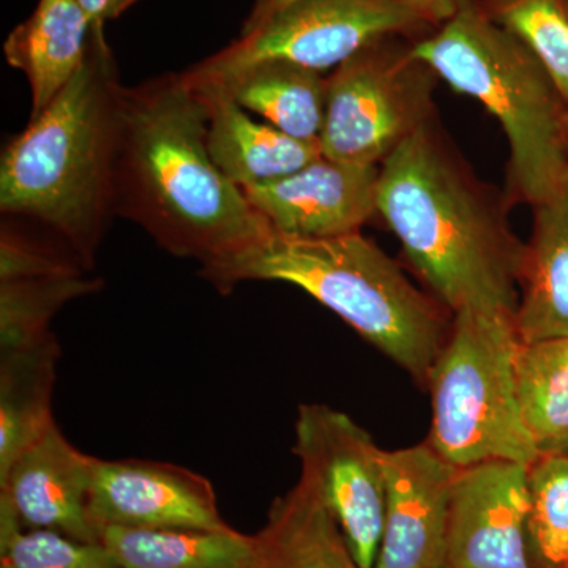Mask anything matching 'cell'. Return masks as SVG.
<instances>
[{"label":"cell","instance_id":"ac0fdd59","mask_svg":"<svg viewBox=\"0 0 568 568\" xmlns=\"http://www.w3.org/2000/svg\"><path fill=\"white\" fill-rule=\"evenodd\" d=\"M250 568H362L316 481L301 473L293 488L276 497L267 521L254 534Z\"/></svg>","mask_w":568,"mask_h":568},{"label":"cell","instance_id":"f1b7e54d","mask_svg":"<svg viewBox=\"0 0 568 568\" xmlns=\"http://www.w3.org/2000/svg\"><path fill=\"white\" fill-rule=\"evenodd\" d=\"M78 2L92 26H104L108 21L115 20L126 10L132 9L140 0H78Z\"/></svg>","mask_w":568,"mask_h":568},{"label":"cell","instance_id":"d6986e66","mask_svg":"<svg viewBox=\"0 0 568 568\" xmlns=\"http://www.w3.org/2000/svg\"><path fill=\"white\" fill-rule=\"evenodd\" d=\"M215 82L245 111L256 112L290 136L320 141L327 102V77L321 71L291 62L267 61Z\"/></svg>","mask_w":568,"mask_h":568},{"label":"cell","instance_id":"9c48e42d","mask_svg":"<svg viewBox=\"0 0 568 568\" xmlns=\"http://www.w3.org/2000/svg\"><path fill=\"white\" fill-rule=\"evenodd\" d=\"M384 448L357 422L327 405H301L294 454L362 568H375L386 517Z\"/></svg>","mask_w":568,"mask_h":568},{"label":"cell","instance_id":"e0dca14e","mask_svg":"<svg viewBox=\"0 0 568 568\" xmlns=\"http://www.w3.org/2000/svg\"><path fill=\"white\" fill-rule=\"evenodd\" d=\"M92 22L78 0H40L36 11L13 29L3 54L22 71L40 114L67 88L88 55Z\"/></svg>","mask_w":568,"mask_h":568},{"label":"cell","instance_id":"277c9868","mask_svg":"<svg viewBox=\"0 0 568 568\" xmlns=\"http://www.w3.org/2000/svg\"><path fill=\"white\" fill-rule=\"evenodd\" d=\"M200 275L223 294L245 282L297 286L422 387L454 316L362 231L321 239L272 233L231 260L201 267Z\"/></svg>","mask_w":568,"mask_h":568},{"label":"cell","instance_id":"603a6c76","mask_svg":"<svg viewBox=\"0 0 568 568\" xmlns=\"http://www.w3.org/2000/svg\"><path fill=\"white\" fill-rule=\"evenodd\" d=\"M100 287L102 282L85 278L84 271L0 282V354L43 342L63 305Z\"/></svg>","mask_w":568,"mask_h":568},{"label":"cell","instance_id":"4fadbf2b","mask_svg":"<svg viewBox=\"0 0 568 568\" xmlns=\"http://www.w3.org/2000/svg\"><path fill=\"white\" fill-rule=\"evenodd\" d=\"M381 166L320 156L302 170L244 189L275 234L321 239L361 233L376 215Z\"/></svg>","mask_w":568,"mask_h":568},{"label":"cell","instance_id":"4316f807","mask_svg":"<svg viewBox=\"0 0 568 568\" xmlns=\"http://www.w3.org/2000/svg\"><path fill=\"white\" fill-rule=\"evenodd\" d=\"M82 271L85 268L80 263H73L55 252H48L43 246L33 245L3 227L0 241V282Z\"/></svg>","mask_w":568,"mask_h":568},{"label":"cell","instance_id":"484cf974","mask_svg":"<svg viewBox=\"0 0 568 568\" xmlns=\"http://www.w3.org/2000/svg\"><path fill=\"white\" fill-rule=\"evenodd\" d=\"M0 568H119L102 544H84L54 530L24 529L0 499Z\"/></svg>","mask_w":568,"mask_h":568},{"label":"cell","instance_id":"4dcf8cb0","mask_svg":"<svg viewBox=\"0 0 568 568\" xmlns=\"http://www.w3.org/2000/svg\"><path fill=\"white\" fill-rule=\"evenodd\" d=\"M564 130H566V138L568 141V110L566 112V118H564Z\"/></svg>","mask_w":568,"mask_h":568},{"label":"cell","instance_id":"7a4b0ae2","mask_svg":"<svg viewBox=\"0 0 568 568\" xmlns=\"http://www.w3.org/2000/svg\"><path fill=\"white\" fill-rule=\"evenodd\" d=\"M506 192L481 181L433 118L381 164L376 215L426 291L452 315H515L526 242Z\"/></svg>","mask_w":568,"mask_h":568},{"label":"cell","instance_id":"6da1fadb","mask_svg":"<svg viewBox=\"0 0 568 568\" xmlns=\"http://www.w3.org/2000/svg\"><path fill=\"white\" fill-rule=\"evenodd\" d=\"M114 211L168 253L201 267L231 260L274 233L244 190L213 163L207 111L185 73L123 88Z\"/></svg>","mask_w":568,"mask_h":568},{"label":"cell","instance_id":"5bb4252c","mask_svg":"<svg viewBox=\"0 0 568 568\" xmlns=\"http://www.w3.org/2000/svg\"><path fill=\"white\" fill-rule=\"evenodd\" d=\"M93 459L63 436L54 422L0 476V499L17 511L24 529H47L100 544L89 515Z\"/></svg>","mask_w":568,"mask_h":568},{"label":"cell","instance_id":"30bf717a","mask_svg":"<svg viewBox=\"0 0 568 568\" xmlns=\"http://www.w3.org/2000/svg\"><path fill=\"white\" fill-rule=\"evenodd\" d=\"M529 466L462 467L452 488L444 568H534L529 556Z\"/></svg>","mask_w":568,"mask_h":568},{"label":"cell","instance_id":"d4e9b609","mask_svg":"<svg viewBox=\"0 0 568 568\" xmlns=\"http://www.w3.org/2000/svg\"><path fill=\"white\" fill-rule=\"evenodd\" d=\"M485 14L537 55L568 104V0H478Z\"/></svg>","mask_w":568,"mask_h":568},{"label":"cell","instance_id":"9a60e30c","mask_svg":"<svg viewBox=\"0 0 568 568\" xmlns=\"http://www.w3.org/2000/svg\"><path fill=\"white\" fill-rule=\"evenodd\" d=\"M207 111V149L213 163L242 190L278 181L323 156L320 141H302L271 123L253 121L222 84L194 80Z\"/></svg>","mask_w":568,"mask_h":568},{"label":"cell","instance_id":"cb8c5ba5","mask_svg":"<svg viewBox=\"0 0 568 568\" xmlns=\"http://www.w3.org/2000/svg\"><path fill=\"white\" fill-rule=\"evenodd\" d=\"M529 556L534 568H568V450L529 466Z\"/></svg>","mask_w":568,"mask_h":568},{"label":"cell","instance_id":"7402d4cb","mask_svg":"<svg viewBox=\"0 0 568 568\" xmlns=\"http://www.w3.org/2000/svg\"><path fill=\"white\" fill-rule=\"evenodd\" d=\"M523 420L540 454L568 447V338L523 343L517 354Z\"/></svg>","mask_w":568,"mask_h":568},{"label":"cell","instance_id":"3957f363","mask_svg":"<svg viewBox=\"0 0 568 568\" xmlns=\"http://www.w3.org/2000/svg\"><path fill=\"white\" fill-rule=\"evenodd\" d=\"M123 88L104 26H92L80 71L0 159V211L51 227L85 271L115 216Z\"/></svg>","mask_w":568,"mask_h":568},{"label":"cell","instance_id":"44dd1931","mask_svg":"<svg viewBox=\"0 0 568 568\" xmlns=\"http://www.w3.org/2000/svg\"><path fill=\"white\" fill-rule=\"evenodd\" d=\"M54 335L26 349L0 354V476L52 424L58 372Z\"/></svg>","mask_w":568,"mask_h":568},{"label":"cell","instance_id":"52a82bcc","mask_svg":"<svg viewBox=\"0 0 568 568\" xmlns=\"http://www.w3.org/2000/svg\"><path fill=\"white\" fill-rule=\"evenodd\" d=\"M416 40L402 33L381 37L328 74L320 136L325 159L381 166L436 118L440 80L417 58Z\"/></svg>","mask_w":568,"mask_h":568},{"label":"cell","instance_id":"2e32d148","mask_svg":"<svg viewBox=\"0 0 568 568\" xmlns=\"http://www.w3.org/2000/svg\"><path fill=\"white\" fill-rule=\"evenodd\" d=\"M532 211L515 325L523 343L568 338V185Z\"/></svg>","mask_w":568,"mask_h":568},{"label":"cell","instance_id":"83f0119b","mask_svg":"<svg viewBox=\"0 0 568 568\" xmlns=\"http://www.w3.org/2000/svg\"><path fill=\"white\" fill-rule=\"evenodd\" d=\"M383 2L406 11L426 28L436 31L462 10L465 0H383Z\"/></svg>","mask_w":568,"mask_h":568},{"label":"cell","instance_id":"f546056e","mask_svg":"<svg viewBox=\"0 0 568 568\" xmlns=\"http://www.w3.org/2000/svg\"><path fill=\"white\" fill-rule=\"evenodd\" d=\"M295 2H298V0H253L252 11L246 17L241 33L254 31V29L260 28L265 21L271 20L272 17Z\"/></svg>","mask_w":568,"mask_h":568},{"label":"cell","instance_id":"1f68e13d","mask_svg":"<svg viewBox=\"0 0 568 568\" xmlns=\"http://www.w3.org/2000/svg\"><path fill=\"white\" fill-rule=\"evenodd\" d=\"M566 450H568V447L566 448ZM566 450H562V452H566Z\"/></svg>","mask_w":568,"mask_h":568},{"label":"cell","instance_id":"8992f818","mask_svg":"<svg viewBox=\"0 0 568 568\" xmlns=\"http://www.w3.org/2000/svg\"><path fill=\"white\" fill-rule=\"evenodd\" d=\"M519 345L510 313L465 310L452 316L450 332L425 384L432 396L426 443L452 466H530L540 457L519 409Z\"/></svg>","mask_w":568,"mask_h":568},{"label":"cell","instance_id":"7c38bea8","mask_svg":"<svg viewBox=\"0 0 568 568\" xmlns=\"http://www.w3.org/2000/svg\"><path fill=\"white\" fill-rule=\"evenodd\" d=\"M386 517L375 568H444L458 467L428 443L384 452Z\"/></svg>","mask_w":568,"mask_h":568},{"label":"cell","instance_id":"ffe728a7","mask_svg":"<svg viewBox=\"0 0 568 568\" xmlns=\"http://www.w3.org/2000/svg\"><path fill=\"white\" fill-rule=\"evenodd\" d=\"M99 541L119 568H250L254 536L233 528L136 529L108 526Z\"/></svg>","mask_w":568,"mask_h":568},{"label":"cell","instance_id":"5b68a950","mask_svg":"<svg viewBox=\"0 0 568 568\" xmlns=\"http://www.w3.org/2000/svg\"><path fill=\"white\" fill-rule=\"evenodd\" d=\"M414 52L503 126L511 205L536 207L566 189L568 104L537 55L489 20L478 0H465L450 21L416 40Z\"/></svg>","mask_w":568,"mask_h":568},{"label":"cell","instance_id":"8fae6325","mask_svg":"<svg viewBox=\"0 0 568 568\" xmlns=\"http://www.w3.org/2000/svg\"><path fill=\"white\" fill-rule=\"evenodd\" d=\"M89 515L97 532L108 526L231 529L207 478L151 459H93Z\"/></svg>","mask_w":568,"mask_h":568},{"label":"cell","instance_id":"ba28073f","mask_svg":"<svg viewBox=\"0 0 568 568\" xmlns=\"http://www.w3.org/2000/svg\"><path fill=\"white\" fill-rule=\"evenodd\" d=\"M416 18L383 0H298L260 28L241 33L230 47L186 73L219 81L254 63L283 61L324 73L381 37L432 33Z\"/></svg>","mask_w":568,"mask_h":568}]
</instances>
